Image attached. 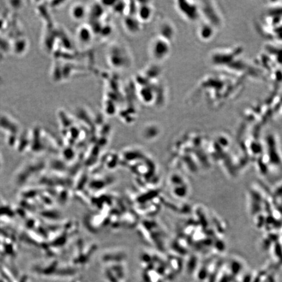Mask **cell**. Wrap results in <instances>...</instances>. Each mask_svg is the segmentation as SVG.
I'll use <instances>...</instances> for the list:
<instances>
[{"label":"cell","instance_id":"cell-1","mask_svg":"<svg viewBox=\"0 0 282 282\" xmlns=\"http://www.w3.org/2000/svg\"><path fill=\"white\" fill-rule=\"evenodd\" d=\"M169 41L161 36L153 39L150 45V54L153 60L162 61L167 58L170 53Z\"/></svg>","mask_w":282,"mask_h":282},{"label":"cell","instance_id":"cell-2","mask_svg":"<svg viewBox=\"0 0 282 282\" xmlns=\"http://www.w3.org/2000/svg\"><path fill=\"white\" fill-rule=\"evenodd\" d=\"M176 7L180 14L187 20H194L197 17L196 6L190 2H177Z\"/></svg>","mask_w":282,"mask_h":282},{"label":"cell","instance_id":"cell-3","mask_svg":"<svg viewBox=\"0 0 282 282\" xmlns=\"http://www.w3.org/2000/svg\"><path fill=\"white\" fill-rule=\"evenodd\" d=\"M137 12L138 20H140L141 22H147L152 17V7L151 5L146 4H146H142L138 7Z\"/></svg>","mask_w":282,"mask_h":282},{"label":"cell","instance_id":"cell-4","mask_svg":"<svg viewBox=\"0 0 282 282\" xmlns=\"http://www.w3.org/2000/svg\"><path fill=\"white\" fill-rule=\"evenodd\" d=\"M74 16L76 18H81L83 17H84L85 15V9L84 7H82L81 5H79V6H76L74 8Z\"/></svg>","mask_w":282,"mask_h":282}]
</instances>
